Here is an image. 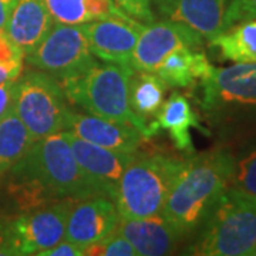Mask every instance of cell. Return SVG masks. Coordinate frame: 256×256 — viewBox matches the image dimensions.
<instances>
[{"mask_svg": "<svg viewBox=\"0 0 256 256\" xmlns=\"http://www.w3.org/2000/svg\"><path fill=\"white\" fill-rule=\"evenodd\" d=\"M33 138L18 118L14 107L0 118V175L10 171L24 156Z\"/></svg>", "mask_w": 256, "mask_h": 256, "instance_id": "obj_23", "label": "cell"}, {"mask_svg": "<svg viewBox=\"0 0 256 256\" xmlns=\"http://www.w3.org/2000/svg\"><path fill=\"white\" fill-rule=\"evenodd\" d=\"M144 28L141 22L120 9L108 18L84 24L92 56L124 67H131V57Z\"/></svg>", "mask_w": 256, "mask_h": 256, "instance_id": "obj_11", "label": "cell"}, {"mask_svg": "<svg viewBox=\"0 0 256 256\" xmlns=\"http://www.w3.org/2000/svg\"><path fill=\"white\" fill-rule=\"evenodd\" d=\"M52 18L63 24H86L117 12L112 0H44Z\"/></svg>", "mask_w": 256, "mask_h": 256, "instance_id": "obj_22", "label": "cell"}, {"mask_svg": "<svg viewBox=\"0 0 256 256\" xmlns=\"http://www.w3.org/2000/svg\"><path fill=\"white\" fill-rule=\"evenodd\" d=\"M224 60L234 63H256V18L240 22L210 40Z\"/></svg>", "mask_w": 256, "mask_h": 256, "instance_id": "obj_21", "label": "cell"}, {"mask_svg": "<svg viewBox=\"0 0 256 256\" xmlns=\"http://www.w3.org/2000/svg\"><path fill=\"white\" fill-rule=\"evenodd\" d=\"M168 86L156 73L132 72L130 78L128 100L132 112L148 131V124L156 118L165 101Z\"/></svg>", "mask_w": 256, "mask_h": 256, "instance_id": "obj_20", "label": "cell"}, {"mask_svg": "<svg viewBox=\"0 0 256 256\" xmlns=\"http://www.w3.org/2000/svg\"><path fill=\"white\" fill-rule=\"evenodd\" d=\"M191 128H201L196 112L185 96L172 92L168 100L164 101L156 118L148 124V137H152L162 130L170 134L178 150L194 152Z\"/></svg>", "mask_w": 256, "mask_h": 256, "instance_id": "obj_18", "label": "cell"}, {"mask_svg": "<svg viewBox=\"0 0 256 256\" xmlns=\"http://www.w3.org/2000/svg\"><path fill=\"white\" fill-rule=\"evenodd\" d=\"M121 12L141 23H152L154 14L151 12V3L156 0H112Z\"/></svg>", "mask_w": 256, "mask_h": 256, "instance_id": "obj_27", "label": "cell"}, {"mask_svg": "<svg viewBox=\"0 0 256 256\" xmlns=\"http://www.w3.org/2000/svg\"><path fill=\"white\" fill-rule=\"evenodd\" d=\"M235 156L228 150H214L186 160L165 202L162 216L184 238L196 234L230 185Z\"/></svg>", "mask_w": 256, "mask_h": 256, "instance_id": "obj_1", "label": "cell"}, {"mask_svg": "<svg viewBox=\"0 0 256 256\" xmlns=\"http://www.w3.org/2000/svg\"><path fill=\"white\" fill-rule=\"evenodd\" d=\"M254 18H256V0H229L224 18V30Z\"/></svg>", "mask_w": 256, "mask_h": 256, "instance_id": "obj_26", "label": "cell"}, {"mask_svg": "<svg viewBox=\"0 0 256 256\" xmlns=\"http://www.w3.org/2000/svg\"><path fill=\"white\" fill-rule=\"evenodd\" d=\"M230 186L256 200V144L249 146L239 158H235Z\"/></svg>", "mask_w": 256, "mask_h": 256, "instance_id": "obj_24", "label": "cell"}, {"mask_svg": "<svg viewBox=\"0 0 256 256\" xmlns=\"http://www.w3.org/2000/svg\"><path fill=\"white\" fill-rule=\"evenodd\" d=\"M16 82L18 80L0 84V118H3L14 107Z\"/></svg>", "mask_w": 256, "mask_h": 256, "instance_id": "obj_29", "label": "cell"}, {"mask_svg": "<svg viewBox=\"0 0 256 256\" xmlns=\"http://www.w3.org/2000/svg\"><path fill=\"white\" fill-rule=\"evenodd\" d=\"M206 54L200 48H178L165 57L156 73L168 87H191L198 80H205L214 72Z\"/></svg>", "mask_w": 256, "mask_h": 256, "instance_id": "obj_19", "label": "cell"}, {"mask_svg": "<svg viewBox=\"0 0 256 256\" xmlns=\"http://www.w3.org/2000/svg\"><path fill=\"white\" fill-rule=\"evenodd\" d=\"M24 57L30 66L53 76L58 82L77 77L96 63L84 24H63L57 22Z\"/></svg>", "mask_w": 256, "mask_h": 256, "instance_id": "obj_7", "label": "cell"}, {"mask_svg": "<svg viewBox=\"0 0 256 256\" xmlns=\"http://www.w3.org/2000/svg\"><path fill=\"white\" fill-rule=\"evenodd\" d=\"M53 23L44 0H16L3 28L26 56L44 38Z\"/></svg>", "mask_w": 256, "mask_h": 256, "instance_id": "obj_17", "label": "cell"}, {"mask_svg": "<svg viewBox=\"0 0 256 256\" xmlns=\"http://www.w3.org/2000/svg\"><path fill=\"white\" fill-rule=\"evenodd\" d=\"M204 42L205 38L198 32L184 23L168 18L152 22L138 37L131 57V67L136 72L156 73L158 66L170 53L182 47L201 48Z\"/></svg>", "mask_w": 256, "mask_h": 256, "instance_id": "obj_10", "label": "cell"}, {"mask_svg": "<svg viewBox=\"0 0 256 256\" xmlns=\"http://www.w3.org/2000/svg\"><path fill=\"white\" fill-rule=\"evenodd\" d=\"M22 70H23V66L0 63V84L18 80V76L22 74Z\"/></svg>", "mask_w": 256, "mask_h": 256, "instance_id": "obj_31", "label": "cell"}, {"mask_svg": "<svg viewBox=\"0 0 256 256\" xmlns=\"http://www.w3.org/2000/svg\"><path fill=\"white\" fill-rule=\"evenodd\" d=\"M256 246V200L230 186L220 194L188 254L250 256Z\"/></svg>", "mask_w": 256, "mask_h": 256, "instance_id": "obj_3", "label": "cell"}, {"mask_svg": "<svg viewBox=\"0 0 256 256\" xmlns=\"http://www.w3.org/2000/svg\"><path fill=\"white\" fill-rule=\"evenodd\" d=\"M23 52L10 40L4 28H0V63L23 66Z\"/></svg>", "mask_w": 256, "mask_h": 256, "instance_id": "obj_28", "label": "cell"}, {"mask_svg": "<svg viewBox=\"0 0 256 256\" xmlns=\"http://www.w3.org/2000/svg\"><path fill=\"white\" fill-rule=\"evenodd\" d=\"M10 171L12 178L34 184L53 201H80L98 196L63 131L33 141L24 156Z\"/></svg>", "mask_w": 256, "mask_h": 256, "instance_id": "obj_2", "label": "cell"}, {"mask_svg": "<svg viewBox=\"0 0 256 256\" xmlns=\"http://www.w3.org/2000/svg\"><path fill=\"white\" fill-rule=\"evenodd\" d=\"M132 67L96 63L77 77L60 82L67 100L101 118L138 128L148 138L146 127L130 107L128 92Z\"/></svg>", "mask_w": 256, "mask_h": 256, "instance_id": "obj_5", "label": "cell"}, {"mask_svg": "<svg viewBox=\"0 0 256 256\" xmlns=\"http://www.w3.org/2000/svg\"><path fill=\"white\" fill-rule=\"evenodd\" d=\"M63 131H68L96 146L121 152H137L146 140L144 134L132 126L73 111H68Z\"/></svg>", "mask_w": 256, "mask_h": 256, "instance_id": "obj_14", "label": "cell"}, {"mask_svg": "<svg viewBox=\"0 0 256 256\" xmlns=\"http://www.w3.org/2000/svg\"><path fill=\"white\" fill-rule=\"evenodd\" d=\"M14 2L16 0H0V28H4Z\"/></svg>", "mask_w": 256, "mask_h": 256, "instance_id": "obj_32", "label": "cell"}, {"mask_svg": "<svg viewBox=\"0 0 256 256\" xmlns=\"http://www.w3.org/2000/svg\"><path fill=\"white\" fill-rule=\"evenodd\" d=\"M117 232L132 245L137 256L171 255L185 239L164 220L162 215L120 218Z\"/></svg>", "mask_w": 256, "mask_h": 256, "instance_id": "obj_15", "label": "cell"}, {"mask_svg": "<svg viewBox=\"0 0 256 256\" xmlns=\"http://www.w3.org/2000/svg\"><path fill=\"white\" fill-rule=\"evenodd\" d=\"M63 134L97 195L114 202L121 176L136 152H121L96 146L68 131H63Z\"/></svg>", "mask_w": 256, "mask_h": 256, "instance_id": "obj_12", "label": "cell"}, {"mask_svg": "<svg viewBox=\"0 0 256 256\" xmlns=\"http://www.w3.org/2000/svg\"><path fill=\"white\" fill-rule=\"evenodd\" d=\"M201 82L202 108L212 118L256 116V63L214 68Z\"/></svg>", "mask_w": 256, "mask_h": 256, "instance_id": "obj_8", "label": "cell"}, {"mask_svg": "<svg viewBox=\"0 0 256 256\" xmlns=\"http://www.w3.org/2000/svg\"><path fill=\"white\" fill-rule=\"evenodd\" d=\"M84 255L100 256H137L136 249L124 236H121L117 229L97 244L86 248Z\"/></svg>", "mask_w": 256, "mask_h": 256, "instance_id": "obj_25", "label": "cell"}, {"mask_svg": "<svg viewBox=\"0 0 256 256\" xmlns=\"http://www.w3.org/2000/svg\"><path fill=\"white\" fill-rule=\"evenodd\" d=\"M120 222L116 204L106 196H92L74 201L66 224L64 239L86 250L112 234Z\"/></svg>", "mask_w": 256, "mask_h": 256, "instance_id": "obj_13", "label": "cell"}, {"mask_svg": "<svg viewBox=\"0 0 256 256\" xmlns=\"http://www.w3.org/2000/svg\"><path fill=\"white\" fill-rule=\"evenodd\" d=\"M40 256H84V249L67 239H63L54 246L44 250Z\"/></svg>", "mask_w": 256, "mask_h": 256, "instance_id": "obj_30", "label": "cell"}, {"mask_svg": "<svg viewBox=\"0 0 256 256\" xmlns=\"http://www.w3.org/2000/svg\"><path fill=\"white\" fill-rule=\"evenodd\" d=\"M73 200H60L28 210L3 232L8 255H42L66 236Z\"/></svg>", "mask_w": 256, "mask_h": 256, "instance_id": "obj_9", "label": "cell"}, {"mask_svg": "<svg viewBox=\"0 0 256 256\" xmlns=\"http://www.w3.org/2000/svg\"><path fill=\"white\" fill-rule=\"evenodd\" d=\"M156 4L165 18L190 26L210 42L224 32L229 0H156Z\"/></svg>", "mask_w": 256, "mask_h": 256, "instance_id": "obj_16", "label": "cell"}, {"mask_svg": "<svg viewBox=\"0 0 256 256\" xmlns=\"http://www.w3.org/2000/svg\"><path fill=\"white\" fill-rule=\"evenodd\" d=\"M186 160L166 154H138L126 168L114 204L120 218L161 215Z\"/></svg>", "mask_w": 256, "mask_h": 256, "instance_id": "obj_4", "label": "cell"}, {"mask_svg": "<svg viewBox=\"0 0 256 256\" xmlns=\"http://www.w3.org/2000/svg\"><path fill=\"white\" fill-rule=\"evenodd\" d=\"M14 111L36 141L63 131L70 110L60 82L38 70L16 82Z\"/></svg>", "mask_w": 256, "mask_h": 256, "instance_id": "obj_6", "label": "cell"}]
</instances>
